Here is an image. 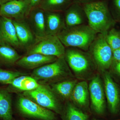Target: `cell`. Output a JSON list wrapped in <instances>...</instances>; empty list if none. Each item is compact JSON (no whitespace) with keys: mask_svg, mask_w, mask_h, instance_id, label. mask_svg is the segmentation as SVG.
<instances>
[{"mask_svg":"<svg viewBox=\"0 0 120 120\" xmlns=\"http://www.w3.org/2000/svg\"><path fill=\"white\" fill-rule=\"evenodd\" d=\"M77 0L79 1H83L85 0Z\"/></svg>","mask_w":120,"mask_h":120,"instance_id":"1f68e13d","label":"cell"},{"mask_svg":"<svg viewBox=\"0 0 120 120\" xmlns=\"http://www.w3.org/2000/svg\"><path fill=\"white\" fill-rule=\"evenodd\" d=\"M86 17L84 11H82L77 5L74 4L68 9L64 15V20L66 27L84 24Z\"/></svg>","mask_w":120,"mask_h":120,"instance_id":"e0dca14e","label":"cell"},{"mask_svg":"<svg viewBox=\"0 0 120 120\" xmlns=\"http://www.w3.org/2000/svg\"><path fill=\"white\" fill-rule=\"evenodd\" d=\"M23 95L42 107L57 113H62V108L57 96L48 86L39 83L36 89L24 92Z\"/></svg>","mask_w":120,"mask_h":120,"instance_id":"277c9868","label":"cell"},{"mask_svg":"<svg viewBox=\"0 0 120 120\" xmlns=\"http://www.w3.org/2000/svg\"><path fill=\"white\" fill-rule=\"evenodd\" d=\"M98 34L89 25L83 24L66 27L57 36L65 46L77 47L87 51Z\"/></svg>","mask_w":120,"mask_h":120,"instance_id":"7a4b0ae2","label":"cell"},{"mask_svg":"<svg viewBox=\"0 0 120 120\" xmlns=\"http://www.w3.org/2000/svg\"><path fill=\"white\" fill-rule=\"evenodd\" d=\"M106 34H98L88 49L95 64L103 71L109 68L113 61V51L106 39Z\"/></svg>","mask_w":120,"mask_h":120,"instance_id":"5b68a950","label":"cell"},{"mask_svg":"<svg viewBox=\"0 0 120 120\" xmlns=\"http://www.w3.org/2000/svg\"><path fill=\"white\" fill-rule=\"evenodd\" d=\"M12 20L15 28L20 48L27 50L34 45L37 41V38L28 22L25 20Z\"/></svg>","mask_w":120,"mask_h":120,"instance_id":"4fadbf2b","label":"cell"},{"mask_svg":"<svg viewBox=\"0 0 120 120\" xmlns=\"http://www.w3.org/2000/svg\"><path fill=\"white\" fill-rule=\"evenodd\" d=\"M13 0H19L21 1L23 0H0V4L1 5L6 2H8V1H11Z\"/></svg>","mask_w":120,"mask_h":120,"instance_id":"4dcf8cb0","label":"cell"},{"mask_svg":"<svg viewBox=\"0 0 120 120\" xmlns=\"http://www.w3.org/2000/svg\"><path fill=\"white\" fill-rule=\"evenodd\" d=\"M0 119L13 120L11 94L7 88H0Z\"/></svg>","mask_w":120,"mask_h":120,"instance_id":"ac0fdd59","label":"cell"},{"mask_svg":"<svg viewBox=\"0 0 120 120\" xmlns=\"http://www.w3.org/2000/svg\"><path fill=\"white\" fill-rule=\"evenodd\" d=\"M77 83L76 80L62 81L53 84L51 88L57 97L62 99H68L71 98L73 89Z\"/></svg>","mask_w":120,"mask_h":120,"instance_id":"44dd1931","label":"cell"},{"mask_svg":"<svg viewBox=\"0 0 120 120\" xmlns=\"http://www.w3.org/2000/svg\"><path fill=\"white\" fill-rule=\"evenodd\" d=\"M70 73L64 56L57 58L53 62L34 69L31 76L38 82L45 83L64 79Z\"/></svg>","mask_w":120,"mask_h":120,"instance_id":"3957f363","label":"cell"},{"mask_svg":"<svg viewBox=\"0 0 120 120\" xmlns=\"http://www.w3.org/2000/svg\"><path fill=\"white\" fill-rule=\"evenodd\" d=\"M106 39L113 51L120 48V31L111 28L106 35Z\"/></svg>","mask_w":120,"mask_h":120,"instance_id":"cb8c5ba5","label":"cell"},{"mask_svg":"<svg viewBox=\"0 0 120 120\" xmlns=\"http://www.w3.org/2000/svg\"><path fill=\"white\" fill-rule=\"evenodd\" d=\"M113 62L120 61V48L113 51Z\"/></svg>","mask_w":120,"mask_h":120,"instance_id":"4316f807","label":"cell"},{"mask_svg":"<svg viewBox=\"0 0 120 120\" xmlns=\"http://www.w3.org/2000/svg\"><path fill=\"white\" fill-rule=\"evenodd\" d=\"M31 11L30 0L11 1L1 5L0 16L22 20L26 19Z\"/></svg>","mask_w":120,"mask_h":120,"instance_id":"9c48e42d","label":"cell"},{"mask_svg":"<svg viewBox=\"0 0 120 120\" xmlns=\"http://www.w3.org/2000/svg\"><path fill=\"white\" fill-rule=\"evenodd\" d=\"M16 108L22 116L41 120H55L56 114L52 110L42 107L24 95L17 98Z\"/></svg>","mask_w":120,"mask_h":120,"instance_id":"52a82bcc","label":"cell"},{"mask_svg":"<svg viewBox=\"0 0 120 120\" xmlns=\"http://www.w3.org/2000/svg\"><path fill=\"white\" fill-rule=\"evenodd\" d=\"M22 91H29L37 88L39 83L31 76L25 75L22 82Z\"/></svg>","mask_w":120,"mask_h":120,"instance_id":"484cf974","label":"cell"},{"mask_svg":"<svg viewBox=\"0 0 120 120\" xmlns=\"http://www.w3.org/2000/svg\"></svg>","mask_w":120,"mask_h":120,"instance_id":"e575fe53","label":"cell"},{"mask_svg":"<svg viewBox=\"0 0 120 120\" xmlns=\"http://www.w3.org/2000/svg\"><path fill=\"white\" fill-rule=\"evenodd\" d=\"M21 57L14 47L0 45V66H12Z\"/></svg>","mask_w":120,"mask_h":120,"instance_id":"ffe728a7","label":"cell"},{"mask_svg":"<svg viewBox=\"0 0 120 120\" xmlns=\"http://www.w3.org/2000/svg\"><path fill=\"white\" fill-rule=\"evenodd\" d=\"M25 75L21 72L5 69L0 66V83L8 85L16 77Z\"/></svg>","mask_w":120,"mask_h":120,"instance_id":"d4e9b609","label":"cell"},{"mask_svg":"<svg viewBox=\"0 0 120 120\" xmlns=\"http://www.w3.org/2000/svg\"><path fill=\"white\" fill-rule=\"evenodd\" d=\"M28 120V119H27V120Z\"/></svg>","mask_w":120,"mask_h":120,"instance_id":"d6a6232c","label":"cell"},{"mask_svg":"<svg viewBox=\"0 0 120 120\" xmlns=\"http://www.w3.org/2000/svg\"><path fill=\"white\" fill-rule=\"evenodd\" d=\"M103 79L105 94L110 110L112 113H116L118 111L120 106V90L109 73L105 72Z\"/></svg>","mask_w":120,"mask_h":120,"instance_id":"7c38bea8","label":"cell"},{"mask_svg":"<svg viewBox=\"0 0 120 120\" xmlns=\"http://www.w3.org/2000/svg\"><path fill=\"white\" fill-rule=\"evenodd\" d=\"M27 22L37 39L46 36L45 30V11L37 7L33 8L27 17Z\"/></svg>","mask_w":120,"mask_h":120,"instance_id":"5bb4252c","label":"cell"},{"mask_svg":"<svg viewBox=\"0 0 120 120\" xmlns=\"http://www.w3.org/2000/svg\"><path fill=\"white\" fill-rule=\"evenodd\" d=\"M89 94L87 83L85 81H82L76 84L70 98L79 106L86 107L88 103Z\"/></svg>","mask_w":120,"mask_h":120,"instance_id":"d6986e66","label":"cell"},{"mask_svg":"<svg viewBox=\"0 0 120 120\" xmlns=\"http://www.w3.org/2000/svg\"><path fill=\"white\" fill-rule=\"evenodd\" d=\"M42 0H30V6L31 10L33 8L38 7Z\"/></svg>","mask_w":120,"mask_h":120,"instance_id":"f1b7e54d","label":"cell"},{"mask_svg":"<svg viewBox=\"0 0 120 120\" xmlns=\"http://www.w3.org/2000/svg\"><path fill=\"white\" fill-rule=\"evenodd\" d=\"M90 55L79 50L68 48L65 49L64 58L69 67L77 74L86 73L92 66Z\"/></svg>","mask_w":120,"mask_h":120,"instance_id":"ba28073f","label":"cell"},{"mask_svg":"<svg viewBox=\"0 0 120 120\" xmlns=\"http://www.w3.org/2000/svg\"></svg>","mask_w":120,"mask_h":120,"instance_id":"836d02e7","label":"cell"},{"mask_svg":"<svg viewBox=\"0 0 120 120\" xmlns=\"http://www.w3.org/2000/svg\"><path fill=\"white\" fill-rule=\"evenodd\" d=\"M114 3L116 8L120 13V0H115Z\"/></svg>","mask_w":120,"mask_h":120,"instance_id":"f546056e","label":"cell"},{"mask_svg":"<svg viewBox=\"0 0 120 120\" xmlns=\"http://www.w3.org/2000/svg\"><path fill=\"white\" fill-rule=\"evenodd\" d=\"M62 112L64 120H88L89 118L87 114L70 103H67Z\"/></svg>","mask_w":120,"mask_h":120,"instance_id":"603a6c76","label":"cell"},{"mask_svg":"<svg viewBox=\"0 0 120 120\" xmlns=\"http://www.w3.org/2000/svg\"><path fill=\"white\" fill-rule=\"evenodd\" d=\"M0 45L20 48L15 28L11 19L0 16Z\"/></svg>","mask_w":120,"mask_h":120,"instance_id":"8fae6325","label":"cell"},{"mask_svg":"<svg viewBox=\"0 0 120 120\" xmlns=\"http://www.w3.org/2000/svg\"><path fill=\"white\" fill-rule=\"evenodd\" d=\"M70 4V0H42L38 6L45 11L57 12L66 8Z\"/></svg>","mask_w":120,"mask_h":120,"instance_id":"7402d4cb","label":"cell"},{"mask_svg":"<svg viewBox=\"0 0 120 120\" xmlns=\"http://www.w3.org/2000/svg\"><path fill=\"white\" fill-rule=\"evenodd\" d=\"M27 50L26 55L39 53L59 58L64 56L65 49L57 36L46 35L37 39L34 45Z\"/></svg>","mask_w":120,"mask_h":120,"instance_id":"8992f818","label":"cell"},{"mask_svg":"<svg viewBox=\"0 0 120 120\" xmlns=\"http://www.w3.org/2000/svg\"><path fill=\"white\" fill-rule=\"evenodd\" d=\"M46 35L57 36L66 27L64 17L56 12L45 11Z\"/></svg>","mask_w":120,"mask_h":120,"instance_id":"2e32d148","label":"cell"},{"mask_svg":"<svg viewBox=\"0 0 120 120\" xmlns=\"http://www.w3.org/2000/svg\"><path fill=\"white\" fill-rule=\"evenodd\" d=\"M88 25L98 34H106L115 24L106 3L97 1L85 4L83 8Z\"/></svg>","mask_w":120,"mask_h":120,"instance_id":"6da1fadb","label":"cell"},{"mask_svg":"<svg viewBox=\"0 0 120 120\" xmlns=\"http://www.w3.org/2000/svg\"><path fill=\"white\" fill-rule=\"evenodd\" d=\"M112 65L114 72L120 77V61L113 62Z\"/></svg>","mask_w":120,"mask_h":120,"instance_id":"83f0119b","label":"cell"},{"mask_svg":"<svg viewBox=\"0 0 120 120\" xmlns=\"http://www.w3.org/2000/svg\"><path fill=\"white\" fill-rule=\"evenodd\" d=\"M88 88L92 109L98 114H102L105 111V102L103 85L99 76L92 80Z\"/></svg>","mask_w":120,"mask_h":120,"instance_id":"30bf717a","label":"cell"},{"mask_svg":"<svg viewBox=\"0 0 120 120\" xmlns=\"http://www.w3.org/2000/svg\"><path fill=\"white\" fill-rule=\"evenodd\" d=\"M58 58L54 56H46L33 53L22 57L16 64L23 68L34 69L45 65L53 62Z\"/></svg>","mask_w":120,"mask_h":120,"instance_id":"9a60e30c","label":"cell"}]
</instances>
